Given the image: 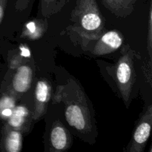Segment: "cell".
Wrapping results in <instances>:
<instances>
[{
  "label": "cell",
  "instance_id": "9a60e30c",
  "mask_svg": "<svg viewBox=\"0 0 152 152\" xmlns=\"http://www.w3.org/2000/svg\"><path fill=\"white\" fill-rule=\"evenodd\" d=\"M149 8H148V35H147V50L149 55V60L151 62V51H152V9L151 0H148Z\"/></svg>",
  "mask_w": 152,
  "mask_h": 152
},
{
  "label": "cell",
  "instance_id": "e0dca14e",
  "mask_svg": "<svg viewBox=\"0 0 152 152\" xmlns=\"http://www.w3.org/2000/svg\"><path fill=\"white\" fill-rule=\"evenodd\" d=\"M10 1V0H0V25L4 19L6 8Z\"/></svg>",
  "mask_w": 152,
  "mask_h": 152
},
{
  "label": "cell",
  "instance_id": "4fadbf2b",
  "mask_svg": "<svg viewBox=\"0 0 152 152\" xmlns=\"http://www.w3.org/2000/svg\"><path fill=\"white\" fill-rule=\"evenodd\" d=\"M17 98L12 94L4 93L0 96V119L7 120L16 107Z\"/></svg>",
  "mask_w": 152,
  "mask_h": 152
},
{
  "label": "cell",
  "instance_id": "5b68a950",
  "mask_svg": "<svg viewBox=\"0 0 152 152\" xmlns=\"http://www.w3.org/2000/svg\"><path fill=\"white\" fill-rule=\"evenodd\" d=\"M34 78V70L28 63L16 65V68L11 77L9 92L16 98H20L31 88Z\"/></svg>",
  "mask_w": 152,
  "mask_h": 152
},
{
  "label": "cell",
  "instance_id": "277c9868",
  "mask_svg": "<svg viewBox=\"0 0 152 152\" xmlns=\"http://www.w3.org/2000/svg\"><path fill=\"white\" fill-rule=\"evenodd\" d=\"M152 124V106L147 107L134 132L132 140L128 145L127 151L129 152H142L151 134Z\"/></svg>",
  "mask_w": 152,
  "mask_h": 152
},
{
  "label": "cell",
  "instance_id": "9c48e42d",
  "mask_svg": "<svg viewBox=\"0 0 152 152\" xmlns=\"http://www.w3.org/2000/svg\"><path fill=\"white\" fill-rule=\"evenodd\" d=\"M66 128L59 121L55 122L50 134V151H63L70 146L71 137Z\"/></svg>",
  "mask_w": 152,
  "mask_h": 152
},
{
  "label": "cell",
  "instance_id": "3957f363",
  "mask_svg": "<svg viewBox=\"0 0 152 152\" xmlns=\"http://www.w3.org/2000/svg\"><path fill=\"white\" fill-rule=\"evenodd\" d=\"M134 55L133 50L129 48L127 51L119 59L115 70L117 86L127 105L130 102L131 94L136 77L134 67Z\"/></svg>",
  "mask_w": 152,
  "mask_h": 152
},
{
  "label": "cell",
  "instance_id": "5bb4252c",
  "mask_svg": "<svg viewBox=\"0 0 152 152\" xmlns=\"http://www.w3.org/2000/svg\"><path fill=\"white\" fill-rule=\"evenodd\" d=\"M69 0H41V10L45 16L59 11Z\"/></svg>",
  "mask_w": 152,
  "mask_h": 152
},
{
  "label": "cell",
  "instance_id": "30bf717a",
  "mask_svg": "<svg viewBox=\"0 0 152 152\" xmlns=\"http://www.w3.org/2000/svg\"><path fill=\"white\" fill-rule=\"evenodd\" d=\"M30 110L25 105H17L12 111L10 117L6 120V125L11 129L19 130L22 132H27L31 123Z\"/></svg>",
  "mask_w": 152,
  "mask_h": 152
},
{
  "label": "cell",
  "instance_id": "6da1fadb",
  "mask_svg": "<svg viewBox=\"0 0 152 152\" xmlns=\"http://www.w3.org/2000/svg\"><path fill=\"white\" fill-rule=\"evenodd\" d=\"M71 19L75 29L88 39H96L103 32L105 22L96 0H76Z\"/></svg>",
  "mask_w": 152,
  "mask_h": 152
},
{
  "label": "cell",
  "instance_id": "ba28073f",
  "mask_svg": "<svg viewBox=\"0 0 152 152\" xmlns=\"http://www.w3.org/2000/svg\"><path fill=\"white\" fill-rule=\"evenodd\" d=\"M22 148V132L4 125L1 130V151L19 152Z\"/></svg>",
  "mask_w": 152,
  "mask_h": 152
},
{
  "label": "cell",
  "instance_id": "7c38bea8",
  "mask_svg": "<svg viewBox=\"0 0 152 152\" xmlns=\"http://www.w3.org/2000/svg\"><path fill=\"white\" fill-rule=\"evenodd\" d=\"M47 29L46 21L34 19L25 25L22 31V37L30 40L38 39L44 34Z\"/></svg>",
  "mask_w": 152,
  "mask_h": 152
},
{
  "label": "cell",
  "instance_id": "8fae6325",
  "mask_svg": "<svg viewBox=\"0 0 152 152\" xmlns=\"http://www.w3.org/2000/svg\"><path fill=\"white\" fill-rule=\"evenodd\" d=\"M104 6L119 17H126L134 10L139 0H100Z\"/></svg>",
  "mask_w": 152,
  "mask_h": 152
},
{
  "label": "cell",
  "instance_id": "8992f818",
  "mask_svg": "<svg viewBox=\"0 0 152 152\" xmlns=\"http://www.w3.org/2000/svg\"><path fill=\"white\" fill-rule=\"evenodd\" d=\"M91 50L96 56H103L114 52L123 43V37L117 31H110L102 34L97 39Z\"/></svg>",
  "mask_w": 152,
  "mask_h": 152
},
{
  "label": "cell",
  "instance_id": "7a4b0ae2",
  "mask_svg": "<svg viewBox=\"0 0 152 152\" xmlns=\"http://www.w3.org/2000/svg\"><path fill=\"white\" fill-rule=\"evenodd\" d=\"M65 119L71 127L83 134L90 133L92 131L91 114L86 99L82 91L79 90L77 99L65 102Z\"/></svg>",
  "mask_w": 152,
  "mask_h": 152
},
{
  "label": "cell",
  "instance_id": "2e32d148",
  "mask_svg": "<svg viewBox=\"0 0 152 152\" xmlns=\"http://www.w3.org/2000/svg\"><path fill=\"white\" fill-rule=\"evenodd\" d=\"M33 0H15V9L19 11L25 10Z\"/></svg>",
  "mask_w": 152,
  "mask_h": 152
},
{
  "label": "cell",
  "instance_id": "52a82bcc",
  "mask_svg": "<svg viewBox=\"0 0 152 152\" xmlns=\"http://www.w3.org/2000/svg\"><path fill=\"white\" fill-rule=\"evenodd\" d=\"M51 95V86L45 79L37 81L35 88V105L32 119L37 120L42 117L47 111L48 103Z\"/></svg>",
  "mask_w": 152,
  "mask_h": 152
}]
</instances>
